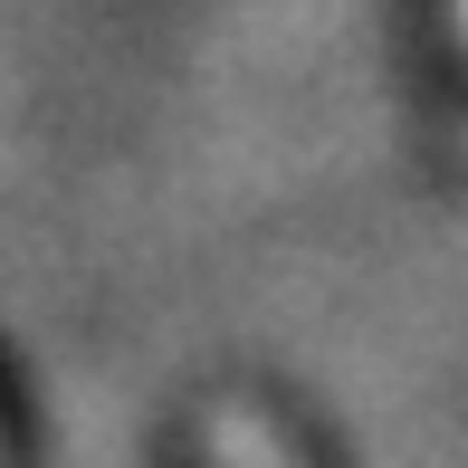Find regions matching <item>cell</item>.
<instances>
[{"label":"cell","mask_w":468,"mask_h":468,"mask_svg":"<svg viewBox=\"0 0 468 468\" xmlns=\"http://www.w3.org/2000/svg\"><path fill=\"white\" fill-rule=\"evenodd\" d=\"M201 459H210V468H296V450L249 411V401H229V411L201 420Z\"/></svg>","instance_id":"1"},{"label":"cell","mask_w":468,"mask_h":468,"mask_svg":"<svg viewBox=\"0 0 468 468\" xmlns=\"http://www.w3.org/2000/svg\"><path fill=\"white\" fill-rule=\"evenodd\" d=\"M459 38H468V0H459Z\"/></svg>","instance_id":"2"}]
</instances>
